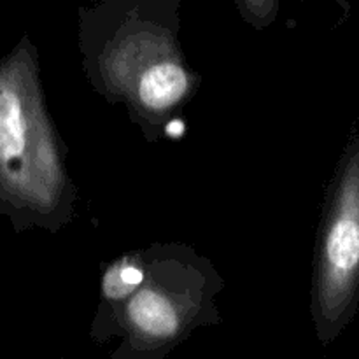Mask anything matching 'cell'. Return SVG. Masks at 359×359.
<instances>
[{
  "instance_id": "1",
  "label": "cell",
  "mask_w": 359,
  "mask_h": 359,
  "mask_svg": "<svg viewBox=\"0 0 359 359\" xmlns=\"http://www.w3.org/2000/svg\"><path fill=\"white\" fill-rule=\"evenodd\" d=\"M325 287L335 319L353 311L359 293V144L346 165L326 237Z\"/></svg>"
},
{
  "instance_id": "2",
  "label": "cell",
  "mask_w": 359,
  "mask_h": 359,
  "mask_svg": "<svg viewBox=\"0 0 359 359\" xmlns=\"http://www.w3.org/2000/svg\"><path fill=\"white\" fill-rule=\"evenodd\" d=\"M188 90V77L175 63L149 67L139 83V97L146 107L167 109L177 104Z\"/></svg>"
},
{
  "instance_id": "3",
  "label": "cell",
  "mask_w": 359,
  "mask_h": 359,
  "mask_svg": "<svg viewBox=\"0 0 359 359\" xmlns=\"http://www.w3.org/2000/svg\"><path fill=\"white\" fill-rule=\"evenodd\" d=\"M23 109L11 91H0V161L9 172H16L25 153Z\"/></svg>"
},
{
  "instance_id": "4",
  "label": "cell",
  "mask_w": 359,
  "mask_h": 359,
  "mask_svg": "<svg viewBox=\"0 0 359 359\" xmlns=\"http://www.w3.org/2000/svg\"><path fill=\"white\" fill-rule=\"evenodd\" d=\"M133 325L153 337H168L175 333L179 321L174 307L153 291H142L132 300L128 309Z\"/></svg>"
},
{
  "instance_id": "5",
  "label": "cell",
  "mask_w": 359,
  "mask_h": 359,
  "mask_svg": "<svg viewBox=\"0 0 359 359\" xmlns=\"http://www.w3.org/2000/svg\"><path fill=\"white\" fill-rule=\"evenodd\" d=\"M119 280L128 287L137 286V284L142 280V272H140L139 269H135V266H125V269L119 272Z\"/></svg>"
}]
</instances>
